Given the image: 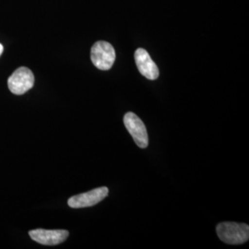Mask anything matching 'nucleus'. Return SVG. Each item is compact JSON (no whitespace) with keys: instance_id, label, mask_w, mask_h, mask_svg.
<instances>
[{"instance_id":"obj_1","label":"nucleus","mask_w":249,"mask_h":249,"mask_svg":"<svg viewBox=\"0 0 249 249\" xmlns=\"http://www.w3.org/2000/svg\"><path fill=\"white\" fill-rule=\"evenodd\" d=\"M216 231L221 240L229 245H241L249 239V226L246 223H219Z\"/></svg>"},{"instance_id":"obj_2","label":"nucleus","mask_w":249,"mask_h":249,"mask_svg":"<svg viewBox=\"0 0 249 249\" xmlns=\"http://www.w3.org/2000/svg\"><path fill=\"white\" fill-rule=\"evenodd\" d=\"M90 59L98 70L109 71L116 60V51L108 42L99 41L91 47Z\"/></svg>"},{"instance_id":"obj_3","label":"nucleus","mask_w":249,"mask_h":249,"mask_svg":"<svg viewBox=\"0 0 249 249\" xmlns=\"http://www.w3.org/2000/svg\"><path fill=\"white\" fill-rule=\"evenodd\" d=\"M8 85L12 93L16 95L24 94L35 85L34 73L28 68L20 67L9 77Z\"/></svg>"},{"instance_id":"obj_4","label":"nucleus","mask_w":249,"mask_h":249,"mask_svg":"<svg viewBox=\"0 0 249 249\" xmlns=\"http://www.w3.org/2000/svg\"><path fill=\"white\" fill-rule=\"evenodd\" d=\"M124 124L127 131L133 138L135 143L142 149L148 147V132L142 120L132 112H127L124 116Z\"/></svg>"},{"instance_id":"obj_5","label":"nucleus","mask_w":249,"mask_h":249,"mask_svg":"<svg viewBox=\"0 0 249 249\" xmlns=\"http://www.w3.org/2000/svg\"><path fill=\"white\" fill-rule=\"evenodd\" d=\"M109 190L106 187H99L88 192L73 196L69 199L68 204L73 209H80L98 204L108 196Z\"/></svg>"},{"instance_id":"obj_6","label":"nucleus","mask_w":249,"mask_h":249,"mask_svg":"<svg viewBox=\"0 0 249 249\" xmlns=\"http://www.w3.org/2000/svg\"><path fill=\"white\" fill-rule=\"evenodd\" d=\"M135 62L141 74L148 80H157L159 77V70L157 65L151 59L149 53L143 49L138 48L134 53Z\"/></svg>"},{"instance_id":"obj_7","label":"nucleus","mask_w":249,"mask_h":249,"mask_svg":"<svg viewBox=\"0 0 249 249\" xmlns=\"http://www.w3.org/2000/svg\"><path fill=\"white\" fill-rule=\"evenodd\" d=\"M67 230H45L36 229L29 231V235L34 241L45 246H56L67 240L69 237Z\"/></svg>"},{"instance_id":"obj_8","label":"nucleus","mask_w":249,"mask_h":249,"mask_svg":"<svg viewBox=\"0 0 249 249\" xmlns=\"http://www.w3.org/2000/svg\"><path fill=\"white\" fill-rule=\"evenodd\" d=\"M3 50H4V48H3V45L0 44V55L2 54V53H3Z\"/></svg>"}]
</instances>
